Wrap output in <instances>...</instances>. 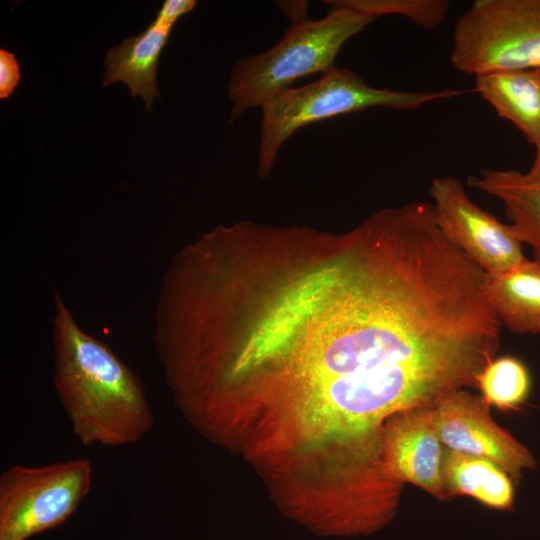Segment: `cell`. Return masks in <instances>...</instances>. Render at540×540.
I'll use <instances>...</instances> for the list:
<instances>
[{
    "mask_svg": "<svg viewBox=\"0 0 540 540\" xmlns=\"http://www.w3.org/2000/svg\"><path fill=\"white\" fill-rule=\"evenodd\" d=\"M434 409L440 440L448 449L487 459L515 481L536 467L533 454L491 419L482 398L458 389L443 395Z\"/></svg>",
    "mask_w": 540,
    "mask_h": 540,
    "instance_id": "obj_7",
    "label": "cell"
},
{
    "mask_svg": "<svg viewBox=\"0 0 540 540\" xmlns=\"http://www.w3.org/2000/svg\"><path fill=\"white\" fill-rule=\"evenodd\" d=\"M21 80L20 64L14 53L0 49V99L9 98Z\"/></svg>",
    "mask_w": 540,
    "mask_h": 540,
    "instance_id": "obj_16",
    "label": "cell"
},
{
    "mask_svg": "<svg viewBox=\"0 0 540 540\" xmlns=\"http://www.w3.org/2000/svg\"><path fill=\"white\" fill-rule=\"evenodd\" d=\"M195 6L194 0H165L155 20L174 25L179 17L190 13Z\"/></svg>",
    "mask_w": 540,
    "mask_h": 540,
    "instance_id": "obj_17",
    "label": "cell"
},
{
    "mask_svg": "<svg viewBox=\"0 0 540 540\" xmlns=\"http://www.w3.org/2000/svg\"><path fill=\"white\" fill-rule=\"evenodd\" d=\"M332 7L350 8L375 18L400 15L425 29H435L446 19L450 3L446 0H333Z\"/></svg>",
    "mask_w": 540,
    "mask_h": 540,
    "instance_id": "obj_15",
    "label": "cell"
},
{
    "mask_svg": "<svg viewBox=\"0 0 540 540\" xmlns=\"http://www.w3.org/2000/svg\"><path fill=\"white\" fill-rule=\"evenodd\" d=\"M52 343L54 388L83 446H127L152 430L154 414L140 378L107 344L79 327L56 291Z\"/></svg>",
    "mask_w": 540,
    "mask_h": 540,
    "instance_id": "obj_1",
    "label": "cell"
},
{
    "mask_svg": "<svg viewBox=\"0 0 540 540\" xmlns=\"http://www.w3.org/2000/svg\"><path fill=\"white\" fill-rule=\"evenodd\" d=\"M482 399L501 410L517 409L529 397L531 377L522 361L513 356L494 358L477 377Z\"/></svg>",
    "mask_w": 540,
    "mask_h": 540,
    "instance_id": "obj_14",
    "label": "cell"
},
{
    "mask_svg": "<svg viewBox=\"0 0 540 540\" xmlns=\"http://www.w3.org/2000/svg\"><path fill=\"white\" fill-rule=\"evenodd\" d=\"M91 484L92 464L86 458L7 468L0 475V540H27L61 525Z\"/></svg>",
    "mask_w": 540,
    "mask_h": 540,
    "instance_id": "obj_5",
    "label": "cell"
},
{
    "mask_svg": "<svg viewBox=\"0 0 540 540\" xmlns=\"http://www.w3.org/2000/svg\"><path fill=\"white\" fill-rule=\"evenodd\" d=\"M433 406L394 415L383 438L382 466L393 480L409 482L447 500L442 476L445 450Z\"/></svg>",
    "mask_w": 540,
    "mask_h": 540,
    "instance_id": "obj_8",
    "label": "cell"
},
{
    "mask_svg": "<svg viewBox=\"0 0 540 540\" xmlns=\"http://www.w3.org/2000/svg\"><path fill=\"white\" fill-rule=\"evenodd\" d=\"M475 91L540 150V67L479 74Z\"/></svg>",
    "mask_w": 540,
    "mask_h": 540,
    "instance_id": "obj_9",
    "label": "cell"
},
{
    "mask_svg": "<svg viewBox=\"0 0 540 540\" xmlns=\"http://www.w3.org/2000/svg\"><path fill=\"white\" fill-rule=\"evenodd\" d=\"M172 28V24L154 20L139 35L112 47L104 61L103 87L114 82L125 83L131 96H142L146 110L150 111L153 98L159 97L157 67Z\"/></svg>",
    "mask_w": 540,
    "mask_h": 540,
    "instance_id": "obj_10",
    "label": "cell"
},
{
    "mask_svg": "<svg viewBox=\"0 0 540 540\" xmlns=\"http://www.w3.org/2000/svg\"><path fill=\"white\" fill-rule=\"evenodd\" d=\"M442 476L447 499L467 495L494 509L513 508L514 488L510 476L487 459L446 449Z\"/></svg>",
    "mask_w": 540,
    "mask_h": 540,
    "instance_id": "obj_13",
    "label": "cell"
},
{
    "mask_svg": "<svg viewBox=\"0 0 540 540\" xmlns=\"http://www.w3.org/2000/svg\"><path fill=\"white\" fill-rule=\"evenodd\" d=\"M486 296L502 326L518 334L540 335V263L485 276Z\"/></svg>",
    "mask_w": 540,
    "mask_h": 540,
    "instance_id": "obj_11",
    "label": "cell"
},
{
    "mask_svg": "<svg viewBox=\"0 0 540 540\" xmlns=\"http://www.w3.org/2000/svg\"><path fill=\"white\" fill-rule=\"evenodd\" d=\"M526 174L529 177L540 181V150L535 153V158H534V161L532 163V166L526 172Z\"/></svg>",
    "mask_w": 540,
    "mask_h": 540,
    "instance_id": "obj_18",
    "label": "cell"
},
{
    "mask_svg": "<svg viewBox=\"0 0 540 540\" xmlns=\"http://www.w3.org/2000/svg\"><path fill=\"white\" fill-rule=\"evenodd\" d=\"M467 92L449 88L415 92L376 88L353 70L333 67L309 84L281 91L260 107L258 172L262 177L268 175L281 146L305 126L374 107L416 110Z\"/></svg>",
    "mask_w": 540,
    "mask_h": 540,
    "instance_id": "obj_3",
    "label": "cell"
},
{
    "mask_svg": "<svg viewBox=\"0 0 540 540\" xmlns=\"http://www.w3.org/2000/svg\"><path fill=\"white\" fill-rule=\"evenodd\" d=\"M468 184L502 203L519 240L540 263V181L513 169H482Z\"/></svg>",
    "mask_w": 540,
    "mask_h": 540,
    "instance_id": "obj_12",
    "label": "cell"
},
{
    "mask_svg": "<svg viewBox=\"0 0 540 540\" xmlns=\"http://www.w3.org/2000/svg\"><path fill=\"white\" fill-rule=\"evenodd\" d=\"M374 20L350 8L333 7L321 19L294 22L272 47L238 60L231 68L227 89L232 101L229 124L296 80L335 67L343 45Z\"/></svg>",
    "mask_w": 540,
    "mask_h": 540,
    "instance_id": "obj_2",
    "label": "cell"
},
{
    "mask_svg": "<svg viewBox=\"0 0 540 540\" xmlns=\"http://www.w3.org/2000/svg\"><path fill=\"white\" fill-rule=\"evenodd\" d=\"M429 193L445 238L486 274L507 272L528 259L512 226L475 204L460 179L450 175L435 177Z\"/></svg>",
    "mask_w": 540,
    "mask_h": 540,
    "instance_id": "obj_6",
    "label": "cell"
},
{
    "mask_svg": "<svg viewBox=\"0 0 540 540\" xmlns=\"http://www.w3.org/2000/svg\"><path fill=\"white\" fill-rule=\"evenodd\" d=\"M474 77L540 67V0H477L457 19L449 55Z\"/></svg>",
    "mask_w": 540,
    "mask_h": 540,
    "instance_id": "obj_4",
    "label": "cell"
}]
</instances>
